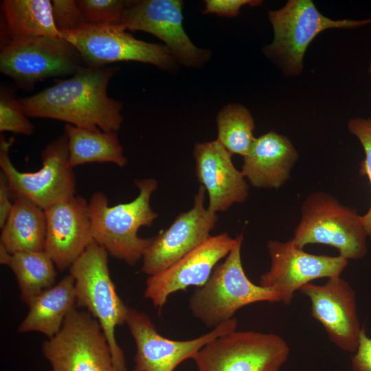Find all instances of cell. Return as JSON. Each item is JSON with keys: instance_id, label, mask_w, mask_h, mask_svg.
<instances>
[{"instance_id": "8fae6325", "label": "cell", "mask_w": 371, "mask_h": 371, "mask_svg": "<svg viewBox=\"0 0 371 371\" xmlns=\"http://www.w3.org/2000/svg\"><path fill=\"white\" fill-rule=\"evenodd\" d=\"M124 26L85 24L76 30L60 32L80 54L85 66L102 67L119 61L149 63L164 70L175 68L177 62L164 45L133 37Z\"/></svg>"}, {"instance_id": "ba28073f", "label": "cell", "mask_w": 371, "mask_h": 371, "mask_svg": "<svg viewBox=\"0 0 371 371\" xmlns=\"http://www.w3.org/2000/svg\"><path fill=\"white\" fill-rule=\"evenodd\" d=\"M41 349L50 364L48 371H119L98 321L77 306L67 314L60 331L45 341Z\"/></svg>"}, {"instance_id": "9c48e42d", "label": "cell", "mask_w": 371, "mask_h": 371, "mask_svg": "<svg viewBox=\"0 0 371 371\" xmlns=\"http://www.w3.org/2000/svg\"><path fill=\"white\" fill-rule=\"evenodd\" d=\"M83 66L78 51L63 37L38 36L1 43L0 71L24 89L47 78L73 76Z\"/></svg>"}, {"instance_id": "2e32d148", "label": "cell", "mask_w": 371, "mask_h": 371, "mask_svg": "<svg viewBox=\"0 0 371 371\" xmlns=\"http://www.w3.org/2000/svg\"><path fill=\"white\" fill-rule=\"evenodd\" d=\"M300 292L311 302V316L324 328L328 339L346 352H355L363 328L358 317L354 289L340 276L320 285L308 283Z\"/></svg>"}, {"instance_id": "30bf717a", "label": "cell", "mask_w": 371, "mask_h": 371, "mask_svg": "<svg viewBox=\"0 0 371 371\" xmlns=\"http://www.w3.org/2000/svg\"><path fill=\"white\" fill-rule=\"evenodd\" d=\"M289 353L276 334L236 330L212 340L192 359L199 371H279Z\"/></svg>"}, {"instance_id": "7a4b0ae2", "label": "cell", "mask_w": 371, "mask_h": 371, "mask_svg": "<svg viewBox=\"0 0 371 371\" xmlns=\"http://www.w3.org/2000/svg\"><path fill=\"white\" fill-rule=\"evenodd\" d=\"M134 183L139 194L130 202L110 206L107 196L100 191L94 192L88 202L94 242L131 266L142 259L152 240L138 236V229L151 226L158 217L150 204L158 187L157 180L145 178Z\"/></svg>"}, {"instance_id": "1f68e13d", "label": "cell", "mask_w": 371, "mask_h": 371, "mask_svg": "<svg viewBox=\"0 0 371 371\" xmlns=\"http://www.w3.org/2000/svg\"><path fill=\"white\" fill-rule=\"evenodd\" d=\"M350 359L352 371H371V337L363 326L357 348Z\"/></svg>"}, {"instance_id": "4dcf8cb0", "label": "cell", "mask_w": 371, "mask_h": 371, "mask_svg": "<svg viewBox=\"0 0 371 371\" xmlns=\"http://www.w3.org/2000/svg\"><path fill=\"white\" fill-rule=\"evenodd\" d=\"M259 0H207L205 1L204 14H215L221 16L234 17L242 6L245 5H258Z\"/></svg>"}, {"instance_id": "d6a6232c", "label": "cell", "mask_w": 371, "mask_h": 371, "mask_svg": "<svg viewBox=\"0 0 371 371\" xmlns=\"http://www.w3.org/2000/svg\"><path fill=\"white\" fill-rule=\"evenodd\" d=\"M11 190L5 174L0 172V228L5 225L11 212L13 203L11 202Z\"/></svg>"}, {"instance_id": "6da1fadb", "label": "cell", "mask_w": 371, "mask_h": 371, "mask_svg": "<svg viewBox=\"0 0 371 371\" xmlns=\"http://www.w3.org/2000/svg\"><path fill=\"white\" fill-rule=\"evenodd\" d=\"M115 67L83 66L70 78L19 99L29 117L54 119L91 131L117 132L122 104L108 95Z\"/></svg>"}, {"instance_id": "9a60e30c", "label": "cell", "mask_w": 371, "mask_h": 371, "mask_svg": "<svg viewBox=\"0 0 371 371\" xmlns=\"http://www.w3.org/2000/svg\"><path fill=\"white\" fill-rule=\"evenodd\" d=\"M205 190L199 186L192 207L179 214L168 228L152 237L143 258L142 271L153 276L166 269L210 236L218 216L204 205Z\"/></svg>"}, {"instance_id": "8992f818", "label": "cell", "mask_w": 371, "mask_h": 371, "mask_svg": "<svg viewBox=\"0 0 371 371\" xmlns=\"http://www.w3.org/2000/svg\"><path fill=\"white\" fill-rule=\"evenodd\" d=\"M14 142L0 136V167L12 196L25 198L45 210L75 195L76 179L69 163L66 135L49 142L41 153L42 167L36 172H21L12 163L9 152Z\"/></svg>"}, {"instance_id": "603a6c76", "label": "cell", "mask_w": 371, "mask_h": 371, "mask_svg": "<svg viewBox=\"0 0 371 371\" xmlns=\"http://www.w3.org/2000/svg\"><path fill=\"white\" fill-rule=\"evenodd\" d=\"M46 221L44 210L23 197L15 199L1 228L0 244L10 254L44 251Z\"/></svg>"}, {"instance_id": "7402d4cb", "label": "cell", "mask_w": 371, "mask_h": 371, "mask_svg": "<svg viewBox=\"0 0 371 371\" xmlns=\"http://www.w3.org/2000/svg\"><path fill=\"white\" fill-rule=\"evenodd\" d=\"M1 8V43L38 36L61 37L49 0H3Z\"/></svg>"}, {"instance_id": "e0dca14e", "label": "cell", "mask_w": 371, "mask_h": 371, "mask_svg": "<svg viewBox=\"0 0 371 371\" xmlns=\"http://www.w3.org/2000/svg\"><path fill=\"white\" fill-rule=\"evenodd\" d=\"M238 240L239 235L233 238L225 232L210 236L166 269L149 276L144 297L156 308L161 309L172 293L190 286H203L216 265L236 247Z\"/></svg>"}, {"instance_id": "5bb4252c", "label": "cell", "mask_w": 371, "mask_h": 371, "mask_svg": "<svg viewBox=\"0 0 371 371\" xmlns=\"http://www.w3.org/2000/svg\"><path fill=\"white\" fill-rule=\"evenodd\" d=\"M183 1L180 0L131 1L123 25L131 31H144L164 43L176 61L191 68L201 67L211 52L196 47L183 27Z\"/></svg>"}, {"instance_id": "ac0fdd59", "label": "cell", "mask_w": 371, "mask_h": 371, "mask_svg": "<svg viewBox=\"0 0 371 371\" xmlns=\"http://www.w3.org/2000/svg\"><path fill=\"white\" fill-rule=\"evenodd\" d=\"M46 235L44 251L56 269H69L94 242L88 202L76 196L44 210Z\"/></svg>"}, {"instance_id": "277c9868", "label": "cell", "mask_w": 371, "mask_h": 371, "mask_svg": "<svg viewBox=\"0 0 371 371\" xmlns=\"http://www.w3.org/2000/svg\"><path fill=\"white\" fill-rule=\"evenodd\" d=\"M108 252L92 243L69 268L75 282L76 306L83 307L99 322L119 371H128L115 329L126 323L129 307L118 295L109 265Z\"/></svg>"}, {"instance_id": "4fadbf2b", "label": "cell", "mask_w": 371, "mask_h": 371, "mask_svg": "<svg viewBox=\"0 0 371 371\" xmlns=\"http://www.w3.org/2000/svg\"><path fill=\"white\" fill-rule=\"evenodd\" d=\"M125 324L136 345L133 371H174L205 344L236 330L238 325L232 318L197 338L177 341L161 336L146 313L130 307Z\"/></svg>"}, {"instance_id": "7c38bea8", "label": "cell", "mask_w": 371, "mask_h": 371, "mask_svg": "<svg viewBox=\"0 0 371 371\" xmlns=\"http://www.w3.org/2000/svg\"><path fill=\"white\" fill-rule=\"evenodd\" d=\"M267 248L269 269L260 275L259 284L277 292L281 302L289 304L294 293L318 278L339 277L348 265L340 256L315 255L286 242L269 240Z\"/></svg>"}, {"instance_id": "f1b7e54d", "label": "cell", "mask_w": 371, "mask_h": 371, "mask_svg": "<svg viewBox=\"0 0 371 371\" xmlns=\"http://www.w3.org/2000/svg\"><path fill=\"white\" fill-rule=\"evenodd\" d=\"M351 134L361 142L365 152V159L361 164V173L367 175L371 186V119L354 117L348 123ZM368 236L371 239V205L368 212L362 216Z\"/></svg>"}, {"instance_id": "d4e9b609", "label": "cell", "mask_w": 371, "mask_h": 371, "mask_svg": "<svg viewBox=\"0 0 371 371\" xmlns=\"http://www.w3.org/2000/svg\"><path fill=\"white\" fill-rule=\"evenodd\" d=\"M3 265L15 275L21 298L27 304L54 285L56 266L45 251L10 254Z\"/></svg>"}, {"instance_id": "3957f363", "label": "cell", "mask_w": 371, "mask_h": 371, "mask_svg": "<svg viewBox=\"0 0 371 371\" xmlns=\"http://www.w3.org/2000/svg\"><path fill=\"white\" fill-rule=\"evenodd\" d=\"M243 240V235L240 234L236 247L189 299L192 315L207 327L214 328L232 319L238 309L247 305L281 302L277 292L254 284L246 276L241 260Z\"/></svg>"}, {"instance_id": "44dd1931", "label": "cell", "mask_w": 371, "mask_h": 371, "mask_svg": "<svg viewBox=\"0 0 371 371\" xmlns=\"http://www.w3.org/2000/svg\"><path fill=\"white\" fill-rule=\"evenodd\" d=\"M27 305V314L18 332H38L48 338L53 337L61 329L67 314L76 306L73 276L70 273L65 276L58 284L34 297Z\"/></svg>"}, {"instance_id": "484cf974", "label": "cell", "mask_w": 371, "mask_h": 371, "mask_svg": "<svg viewBox=\"0 0 371 371\" xmlns=\"http://www.w3.org/2000/svg\"><path fill=\"white\" fill-rule=\"evenodd\" d=\"M217 140L232 154L246 156L256 137L254 121L244 106L233 103L224 106L216 118Z\"/></svg>"}, {"instance_id": "836d02e7", "label": "cell", "mask_w": 371, "mask_h": 371, "mask_svg": "<svg viewBox=\"0 0 371 371\" xmlns=\"http://www.w3.org/2000/svg\"><path fill=\"white\" fill-rule=\"evenodd\" d=\"M368 73H369L370 76L371 78V57H370L369 64H368Z\"/></svg>"}, {"instance_id": "83f0119b", "label": "cell", "mask_w": 371, "mask_h": 371, "mask_svg": "<svg viewBox=\"0 0 371 371\" xmlns=\"http://www.w3.org/2000/svg\"><path fill=\"white\" fill-rule=\"evenodd\" d=\"M34 125L25 114L14 92L4 86L0 91V132H12L24 135L34 133Z\"/></svg>"}, {"instance_id": "5b68a950", "label": "cell", "mask_w": 371, "mask_h": 371, "mask_svg": "<svg viewBox=\"0 0 371 371\" xmlns=\"http://www.w3.org/2000/svg\"><path fill=\"white\" fill-rule=\"evenodd\" d=\"M368 234L362 216L322 191L310 194L301 207V217L293 243L300 248L322 244L336 248L346 260L363 258L367 254Z\"/></svg>"}, {"instance_id": "4316f807", "label": "cell", "mask_w": 371, "mask_h": 371, "mask_svg": "<svg viewBox=\"0 0 371 371\" xmlns=\"http://www.w3.org/2000/svg\"><path fill=\"white\" fill-rule=\"evenodd\" d=\"M131 1L77 0L86 24L98 26H124L125 11Z\"/></svg>"}, {"instance_id": "52a82bcc", "label": "cell", "mask_w": 371, "mask_h": 371, "mask_svg": "<svg viewBox=\"0 0 371 371\" xmlns=\"http://www.w3.org/2000/svg\"><path fill=\"white\" fill-rule=\"evenodd\" d=\"M268 16L274 36L265 52L280 63L284 75L290 76L302 72L305 52L321 32L356 28L371 23V19L332 20L322 15L311 0H289L282 8L269 10Z\"/></svg>"}, {"instance_id": "d6986e66", "label": "cell", "mask_w": 371, "mask_h": 371, "mask_svg": "<svg viewBox=\"0 0 371 371\" xmlns=\"http://www.w3.org/2000/svg\"><path fill=\"white\" fill-rule=\"evenodd\" d=\"M193 155L197 180L209 197V210L216 214L247 200L249 188L245 177L234 166L232 155L217 139L196 143Z\"/></svg>"}, {"instance_id": "ffe728a7", "label": "cell", "mask_w": 371, "mask_h": 371, "mask_svg": "<svg viewBox=\"0 0 371 371\" xmlns=\"http://www.w3.org/2000/svg\"><path fill=\"white\" fill-rule=\"evenodd\" d=\"M298 153L289 139L269 131L255 141L243 157L241 172L252 186L278 189L290 177Z\"/></svg>"}, {"instance_id": "f546056e", "label": "cell", "mask_w": 371, "mask_h": 371, "mask_svg": "<svg viewBox=\"0 0 371 371\" xmlns=\"http://www.w3.org/2000/svg\"><path fill=\"white\" fill-rule=\"evenodd\" d=\"M51 1L54 24L59 32L76 30L85 24L76 1Z\"/></svg>"}, {"instance_id": "cb8c5ba5", "label": "cell", "mask_w": 371, "mask_h": 371, "mask_svg": "<svg viewBox=\"0 0 371 371\" xmlns=\"http://www.w3.org/2000/svg\"><path fill=\"white\" fill-rule=\"evenodd\" d=\"M64 130L73 168L89 163H112L121 168L127 164L117 132L91 131L69 124Z\"/></svg>"}]
</instances>
